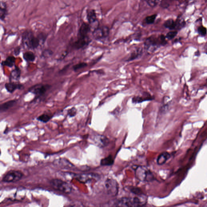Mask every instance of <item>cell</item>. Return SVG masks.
Wrapping results in <instances>:
<instances>
[{
	"label": "cell",
	"instance_id": "1",
	"mask_svg": "<svg viewBox=\"0 0 207 207\" xmlns=\"http://www.w3.org/2000/svg\"><path fill=\"white\" fill-rule=\"evenodd\" d=\"M166 44L165 36L161 35L157 37L155 36L149 37L145 41L144 45L146 50L150 52H153L159 47L165 45Z\"/></svg>",
	"mask_w": 207,
	"mask_h": 207
},
{
	"label": "cell",
	"instance_id": "2",
	"mask_svg": "<svg viewBox=\"0 0 207 207\" xmlns=\"http://www.w3.org/2000/svg\"><path fill=\"white\" fill-rule=\"evenodd\" d=\"M22 42L24 46L28 49L35 50L39 46L40 41L38 37L34 36L32 32L26 31L23 34Z\"/></svg>",
	"mask_w": 207,
	"mask_h": 207
},
{
	"label": "cell",
	"instance_id": "3",
	"mask_svg": "<svg viewBox=\"0 0 207 207\" xmlns=\"http://www.w3.org/2000/svg\"><path fill=\"white\" fill-rule=\"evenodd\" d=\"M50 183L53 189L65 194H70L72 191V186L70 184L58 178H53L51 180Z\"/></svg>",
	"mask_w": 207,
	"mask_h": 207
},
{
	"label": "cell",
	"instance_id": "4",
	"mask_svg": "<svg viewBox=\"0 0 207 207\" xmlns=\"http://www.w3.org/2000/svg\"><path fill=\"white\" fill-rule=\"evenodd\" d=\"M135 171L136 178L141 181L151 182L154 180V175L147 167L138 166L135 169Z\"/></svg>",
	"mask_w": 207,
	"mask_h": 207
},
{
	"label": "cell",
	"instance_id": "5",
	"mask_svg": "<svg viewBox=\"0 0 207 207\" xmlns=\"http://www.w3.org/2000/svg\"><path fill=\"white\" fill-rule=\"evenodd\" d=\"M51 87L52 86L49 84H38L30 87L28 92L34 94L36 96L35 98L37 99L45 95Z\"/></svg>",
	"mask_w": 207,
	"mask_h": 207
},
{
	"label": "cell",
	"instance_id": "6",
	"mask_svg": "<svg viewBox=\"0 0 207 207\" xmlns=\"http://www.w3.org/2000/svg\"><path fill=\"white\" fill-rule=\"evenodd\" d=\"M23 176V174L21 171L10 170L3 176L2 181L6 183H15L21 180Z\"/></svg>",
	"mask_w": 207,
	"mask_h": 207
},
{
	"label": "cell",
	"instance_id": "7",
	"mask_svg": "<svg viewBox=\"0 0 207 207\" xmlns=\"http://www.w3.org/2000/svg\"><path fill=\"white\" fill-rule=\"evenodd\" d=\"M105 185L109 195L112 197L118 195L119 192V184L115 180L112 178H108L106 180Z\"/></svg>",
	"mask_w": 207,
	"mask_h": 207
},
{
	"label": "cell",
	"instance_id": "8",
	"mask_svg": "<svg viewBox=\"0 0 207 207\" xmlns=\"http://www.w3.org/2000/svg\"><path fill=\"white\" fill-rule=\"evenodd\" d=\"M73 178L80 182L86 183L93 180H98L100 178L99 175L95 173H86L76 174L70 173Z\"/></svg>",
	"mask_w": 207,
	"mask_h": 207
},
{
	"label": "cell",
	"instance_id": "9",
	"mask_svg": "<svg viewBox=\"0 0 207 207\" xmlns=\"http://www.w3.org/2000/svg\"><path fill=\"white\" fill-rule=\"evenodd\" d=\"M91 40L88 36H78L77 39L72 44V47L75 50H79L88 46Z\"/></svg>",
	"mask_w": 207,
	"mask_h": 207
},
{
	"label": "cell",
	"instance_id": "10",
	"mask_svg": "<svg viewBox=\"0 0 207 207\" xmlns=\"http://www.w3.org/2000/svg\"><path fill=\"white\" fill-rule=\"evenodd\" d=\"M109 30L107 27H103L95 28L93 33L94 38L97 40H101L109 36Z\"/></svg>",
	"mask_w": 207,
	"mask_h": 207
},
{
	"label": "cell",
	"instance_id": "11",
	"mask_svg": "<svg viewBox=\"0 0 207 207\" xmlns=\"http://www.w3.org/2000/svg\"><path fill=\"white\" fill-rule=\"evenodd\" d=\"M4 87L7 91L10 94H13L17 89H22L24 88L23 84L18 82H10L6 83Z\"/></svg>",
	"mask_w": 207,
	"mask_h": 207
},
{
	"label": "cell",
	"instance_id": "12",
	"mask_svg": "<svg viewBox=\"0 0 207 207\" xmlns=\"http://www.w3.org/2000/svg\"><path fill=\"white\" fill-rule=\"evenodd\" d=\"M94 142L100 148L105 147L109 144V139L102 135H96L94 138Z\"/></svg>",
	"mask_w": 207,
	"mask_h": 207
},
{
	"label": "cell",
	"instance_id": "13",
	"mask_svg": "<svg viewBox=\"0 0 207 207\" xmlns=\"http://www.w3.org/2000/svg\"><path fill=\"white\" fill-rule=\"evenodd\" d=\"M21 75V69L17 66H15L14 69L12 70L10 73V81L18 82L20 80Z\"/></svg>",
	"mask_w": 207,
	"mask_h": 207
},
{
	"label": "cell",
	"instance_id": "14",
	"mask_svg": "<svg viewBox=\"0 0 207 207\" xmlns=\"http://www.w3.org/2000/svg\"><path fill=\"white\" fill-rule=\"evenodd\" d=\"M91 31V27L89 24L84 23L81 26L78 34V36H88V34Z\"/></svg>",
	"mask_w": 207,
	"mask_h": 207
},
{
	"label": "cell",
	"instance_id": "15",
	"mask_svg": "<svg viewBox=\"0 0 207 207\" xmlns=\"http://www.w3.org/2000/svg\"><path fill=\"white\" fill-rule=\"evenodd\" d=\"M17 102V100L15 99L10 100V101L2 104H1V106H0V112H1V113L7 111L10 108H12V107L16 105Z\"/></svg>",
	"mask_w": 207,
	"mask_h": 207
},
{
	"label": "cell",
	"instance_id": "16",
	"mask_svg": "<svg viewBox=\"0 0 207 207\" xmlns=\"http://www.w3.org/2000/svg\"><path fill=\"white\" fill-rule=\"evenodd\" d=\"M154 98L150 94H147L144 96H136L134 97L132 99V103L138 104L141 103L145 101H152Z\"/></svg>",
	"mask_w": 207,
	"mask_h": 207
},
{
	"label": "cell",
	"instance_id": "17",
	"mask_svg": "<svg viewBox=\"0 0 207 207\" xmlns=\"http://www.w3.org/2000/svg\"><path fill=\"white\" fill-rule=\"evenodd\" d=\"M55 164L62 168H71L74 166L73 165L64 159H60L55 161Z\"/></svg>",
	"mask_w": 207,
	"mask_h": 207
},
{
	"label": "cell",
	"instance_id": "18",
	"mask_svg": "<svg viewBox=\"0 0 207 207\" xmlns=\"http://www.w3.org/2000/svg\"><path fill=\"white\" fill-rule=\"evenodd\" d=\"M15 57L12 55L8 56L4 61H3L1 63V65L4 67H8L9 68H12L14 66L16 62Z\"/></svg>",
	"mask_w": 207,
	"mask_h": 207
},
{
	"label": "cell",
	"instance_id": "19",
	"mask_svg": "<svg viewBox=\"0 0 207 207\" xmlns=\"http://www.w3.org/2000/svg\"><path fill=\"white\" fill-rule=\"evenodd\" d=\"M170 157V154L168 152H163L158 157L157 163L159 165H162L168 161Z\"/></svg>",
	"mask_w": 207,
	"mask_h": 207
},
{
	"label": "cell",
	"instance_id": "20",
	"mask_svg": "<svg viewBox=\"0 0 207 207\" xmlns=\"http://www.w3.org/2000/svg\"><path fill=\"white\" fill-rule=\"evenodd\" d=\"M143 50L141 48H138L132 52L129 57L126 59V61L129 62L132 60L138 58L139 57L141 56L143 54Z\"/></svg>",
	"mask_w": 207,
	"mask_h": 207
},
{
	"label": "cell",
	"instance_id": "21",
	"mask_svg": "<svg viewBox=\"0 0 207 207\" xmlns=\"http://www.w3.org/2000/svg\"><path fill=\"white\" fill-rule=\"evenodd\" d=\"M36 58L35 53L31 51L24 52L23 54V58L27 62H33L35 61Z\"/></svg>",
	"mask_w": 207,
	"mask_h": 207
},
{
	"label": "cell",
	"instance_id": "22",
	"mask_svg": "<svg viewBox=\"0 0 207 207\" xmlns=\"http://www.w3.org/2000/svg\"><path fill=\"white\" fill-rule=\"evenodd\" d=\"M87 20L89 24H92L96 21V16L95 11L93 10H87Z\"/></svg>",
	"mask_w": 207,
	"mask_h": 207
},
{
	"label": "cell",
	"instance_id": "23",
	"mask_svg": "<svg viewBox=\"0 0 207 207\" xmlns=\"http://www.w3.org/2000/svg\"><path fill=\"white\" fill-rule=\"evenodd\" d=\"M53 115L44 113L37 117L36 120L44 123H47L48 122L53 118Z\"/></svg>",
	"mask_w": 207,
	"mask_h": 207
},
{
	"label": "cell",
	"instance_id": "24",
	"mask_svg": "<svg viewBox=\"0 0 207 207\" xmlns=\"http://www.w3.org/2000/svg\"><path fill=\"white\" fill-rule=\"evenodd\" d=\"M164 26L169 30H176V21H174L172 19H169L166 20L164 24Z\"/></svg>",
	"mask_w": 207,
	"mask_h": 207
},
{
	"label": "cell",
	"instance_id": "25",
	"mask_svg": "<svg viewBox=\"0 0 207 207\" xmlns=\"http://www.w3.org/2000/svg\"><path fill=\"white\" fill-rule=\"evenodd\" d=\"M114 160L112 156L110 155L101 160V164L103 166H111L113 164Z\"/></svg>",
	"mask_w": 207,
	"mask_h": 207
},
{
	"label": "cell",
	"instance_id": "26",
	"mask_svg": "<svg viewBox=\"0 0 207 207\" xmlns=\"http://www.w3.org/2000/svg\"><path fill=\"white\" fill-rule=\"evenodd\" d=\"M7 14V9L5 3H1L0 16L1 20H4Z\"/></svg>",
	"mask_w": 207,
	"mask_h": 207
},
{
	"label": "cell",
	"instance_id": "27",
	"mask_svg": "<svg viewBox=\"0 0 207 207\" xmlns=\"http://www.w3.org/2000/svg\"><path fill=\"white\" fill-rule=\"evenodd\" d=\"M176 30H180L184 28L186 25V22L185 20L181 18H178L176 20Z\"/></svg>",
	"mask_w": 207,
	"mask_h": 207
},
{
	"label": "cell",
	"instance_id": "28",
	"mask_svg": "<svg viewBox=\"0 0 207 207\" xmlns=\"http://www.w3.org/2000/svg\"><path fill=\"white\" fill-rule=\"evenodd\" d=\"M87 66V63L86 62H81L73 66L72 69L73 71L77 72L81 69L86 67Z\"/></svg>",
	"mask_w": 207,
	"mask_h": 207
},
{
	"label": "cell",
	"instance_id": "29",
	"mask_svg": "<svg viewBox=\"0 0 207 207\" xmlns=\"http://www.w3.org/2000/svg\"><path fill=\"white\" fill-rule=\"evenodd\" d=\"M67 115L70 118H74L77 114V109L75 107H72L70 109H68L67 111Z\"/></svg>",
	"mask_w": 207,
	"mask_h": 207
},
{
	"label": "cell",
	"instance_id": "30",
	"mask_svg": "<svg viewBox=\"0 0 207 207\" xmlns=\"http://www.w3.org/2000/svg\"><path fill=\"white\" fill-rule=\"evenodd\" d=\"M156 15L154 14L153 15L148 16L146 18L145 20L147 24H152L154 23L156 18Z\"/></svg>",
	"mask_w": 207,
	"mask_h": 207
},
{
	"label": "cell",
	"instance_id": "31",
	"mask_svg": "<svg viewBox=\"0 0 207 207\" xmlns=\"http://www.w3.org/2000/svg\"><path fill=\"white\" fill-rule=\"evenodd\" d=\"M53 54V52L50 50H45L42 53V57L43 58H47L52 56Z\"/></svg>",
	"mask_w": 207,
	"mask_h": 207
},
{
	"label": "cell",
	"instance_id": "32",
	"mask_svg": "<svg viewBox=\"0 0 207 207\" xmlns=\"http://www.w3.org/2000/svg\"><path fill=\"white\" fill-rule=\"evenodd\" d=\"M198 33L202 36H205L207 34V29L203 26H200L197 29Z\"/></svg>",
	"mask_w": 207,
	"mask_h": 207
},
{
	"label": "cell",
	"instance_id": "33",
	"mask_svg": "<svg viewBox=\"0 0 207 207\" xmlns=\"http://www.w3.org/2000/svg\"><path fill=\"white\" fill-rule=\"evenodd\" d=\"M177 34H178V32L177 31L169 32L167 34L166 38L169 40L172 39L174 38Z\"/></svg>",
	"mask_w": 207,
	"mask_h": 207
},
{
	"label": "cell",
	"instance_id": "34",
	"mask_svg": "<svg viewBox=\"0 0 207 207\" xmlns=\"http://www.w3.org/2000/svg\"><path fill=\"white\" fill-rule=\"evenodd\" d=\"M145 1L147 2L149 6L151 7H153L157 5L159 0H145Z\"/></svg>",
	"mask_w": 207,
	"mask_h": 207
},
{
	"label": "cell",
	"instance_id": "35",
	"mask_svg": "<svg viewBox=\"0 0 207 207\" xmlns=\"http://www.w3.org/2000/svg\"><path fill=\"white\" fill-rule=\"evenodd\" d=\"M21 47L20 46H18L14 49L13 51V53L16 56H18L20 54L21 52Z\"/></svg>",
	"mask_w": 207,
	"mask_h": 207
},
{
	"label": "cell",
	"instance_id": "36",
	"mask_svg": "<svg viewBox=\"0 0 207 207\" xmlns=\"http://www.w3.org/2000/svg\"><path fill=\"white\" fill-rule=\"evenodd\" d=\"M70 64H69L65 66V67H64L63 68V69H61V70L59 72V73L61 74L64 73L66 72L67 71V70H68V69H69V66H70Z\"/></svg>",
	"mask_w": 207,
	"mask_h": 207
},
{
	"label": "cell",
	"instance_id": "37",
	"mask_svg": "<svg viewBox=\"0 0 207 207\" xmlns=\"http://www.w3.org/2000/svg\"><path fill=\"white\" fill-rule=\"evenodd\" d=\"M38 38H39L40 41V42L41 41H42L43 43H44L45 42V40H46L47 36L46 35H43V34H41V35H39L38 36Z\"/></svg>",
	"mask_w": 207,
	"mask_h": 207
},
{
	"label": "cell",
	"instance_id": "38",
	"mask_svg": "<svg viewBox=\"0 0 207 207\" xmlns=\"http://www.w3.org/2000/svg\"><path fill=\"white\" fill-rule=\"evenodd\" d=\"M204 48L206 52H207V44H206Z\"/></svg>",
	"mask_w": 207,
	"mask_h": 207
},
{
	"label": "cell",
	"instance_id": "39",
	"mask_svg": "<svg viewBox=\"0 0 207 207\" xmlns=\"http://www.w3.org/2000/svg\"><path fill=\"white\" fill-rule=\"evenodd\" d=\"M206 1H207V0H206Z\"/></svg>",
	"mask_w": 207,
	"mask_h": 207
}]
</instances>
